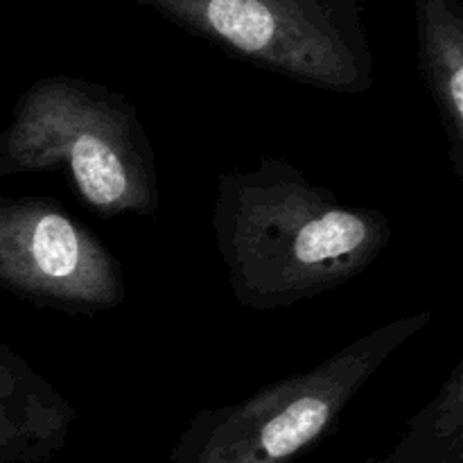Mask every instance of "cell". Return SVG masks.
<instances>
[{
  "instance_id": "8992f818",
  "label": "cell",
  "mask_w": 463,
  "mask_h": 463,
  "mask_svg": "<svg viewBox=\"0 0 463 463\" xmlns=\"http://www.w3.org/2000/svg\"><path fill=\"white\" fill-rule=\"evenodd\" d=\"M75 420L68 396L0 339V463H48Z\"/></svg>"
},
{
  "instance_id": "52a82bcc",
  "label": "cell",
  "mask_w": 463,
  "mask_h": 463,
  "mask_svg": "<svg viewBox=\"0 0 463 463\" xmlns=\"http://www.w3.org/2000/svg\"><path fill=\"white\" fill-rule=\"evenodd\" d=\"M419 72L437 107L446 154L463 181V5L461 0H414Z\"/></svg>"
},
{
  "instance_id": "277c9868",
  "label": "cell",
  "mask_w": 463,
  "mask_h": 463,
  "mask_svg": "<svg viewBox=\"0 0 463 463\" xmlns=\"http://www.w3.org/2000/svg\"><path fill=\"white\" fill-rule=\"evenodd\" d=\"M238 61L310 89L369 93L375 57L362 0H136Z\"/></svg>"
},
{
  "instance_id": "ba28073f",
  "label": "cell",
  "mask_w": 463,
  "mask_h": 463,
  "mask_svg": "<svg viewBox=\"0 0 463 463\" xmlns=\"http://www.w3.org/2000/svg\"><path fill=\"white\" fill-rule=\"evenodd\" d=\"M362 463H463V360H457L430 402L407 419L384 455Z\"/></svg>"
},
{
  "instance_id": "6da1fadb",
  "label": "cell",
  "mask_w": 463,
  "mask_h": 463,
  "mask_svg": "<svg viewBox=\"0 0 463 463\" xmlns=\"http://www.w3.org/2000/svg\"><path fill=\"white\" fill-rule=\"evenodd\" d=\"M213 238L235 301L288 310L364 274L393 240L392 220L317 184L288 158L217 179Z\"/></svg>"
},
{
  "instance_id": "3957f363",
  "label": "cell",
  "mask_w": 463,
  "mask_h": 463,
  "mask_svg": "<svg viewBox=\"0 0 463 463\" xmlns=\"http://www.w3.org/2000/svg\"><path fill=\"white\" fill-rule=\"evenodd\" d=\"M434 319L420 310L384 321L298 373L238 402L197 411L172 446L170 463H297L337 432L362 389Z\"/></svg>"
},
{
  "instance_id": "5b68a950",
  "label": "cell",
  "mask_w": 463,
  "mask_h": 463,
  "mask_svg": "<svg viewBox=\"0 0 463 463\" xmlns=\"http://www.w3.org/2000/svg\"><path fill=\"white\" fill-rule=\"evenodd\" d=\"M0 289L30 306L99 315L125 303L122 262L50 197H0Z\"/></svg>"
},
{
  "instance_id": "7a4b0ae2",
  "label": "cell",
  "mask_w": 463,
  "mask_h": 463,
  "mask_svg": "<svg viewBox=\"0 0 463 463\" xmlns=\"http://www.w3.org/2000/svg\"><path fill=\"white\" fill-rule=\"evenodd\" d=\"M57 172L98 215L161 208L156 152L136 104L75 75H48L18 95L0 131V179Z\"/></svg>"
}]
</instances>
